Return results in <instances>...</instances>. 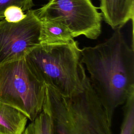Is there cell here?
<instances>
[{
	"label": "cell",
	"instance_id": "30bf717a",
	"mask_svg": "<svg viewBox=\"0 0 134 134\" xmlns=\"http://www.w3.org/2000/svg\"><path fill=\"white\" fill-rule=\"evenodd\" d=\"M40 21V44L65 43L74 40L69 31L61 24L52 21Z\"/></svg>",
	"mask_w": 134,
	"mask_h": 134
},
{
	"label": "cell",
	"instance_id": "6da1fadb",
	"mask_svg": "<svg viewBox=\"0 0 134 134\" xmlns=\"http://www.w3.org/2000/svg\"><path fill=\"white\" fill-rule=\"evenodd\" d=\"M121 28L105 41L81 49L90 82L112 121L116 109L134 93V49Z\"/></svg>",
	"mask_w": 134,
	"mask_h": 134
},
{
	"label": "cell",
	"instance_id": "5b68a950",
	"mask_svg": "<svg viewBox=\"0 0 134 134\" xmlns=\"http://www.w3.org/2000/svg\"><path fill=\"white\" fill-rule=\"evenodd\" d=\"M63 97L72 125L79 134H112V121L87 75L81 92Z\"/></svg>",
	"mask_w": 134,
	"mask_h": 134
},
{
	"label": "cell",
	"instance_id": "5bb4252c",
	"mask_svg": "<svg viewBox=\"0 0 134 134\" xmlns=\"http://www.w3.org/2000/svg\"><path fill=\"white\" fill-rule=\"evenodd\" d=\"M4 19L9 23H17L26 17V13L19 7L11 6L4 12Z\"/></svg>",
	"mask_w": 134,
	"mask_h": 134
},
{
	"label": "cell",
	"instance_id": "8fae6325",
	"mask_svg": "<svg viewBox=\"0 0 134 134\" xmlns=\"http://www.w3.org/2000/svg\"><path fill=\"white\" fill-rule=\"evenodd\" d=\"M22 134H52V120L44 110L26 127Z\"/></svg>",
	"mask_w": 134,
	"mask_h": 134
},
{
	"label": "cell",
	"instance_id": "52a82bcc",
	"mask_svg": "<svg viewBox=\"0 0 134 134\" xmlns=\"http://www.w3.org/2000/svg\"><path fill=\"white\" fill-rule=\"evenodd\" d=\"M42 110L51 118L52 134H79L68 115L62 95L49 86L46 87Z\"/></svg>",
	"mask_w": 134,
	"mask_h": 134
},
{
	"label": "cell",
	"instance_id": "ba28073f",
	"mask_svg": "<svg viewBox=\"0 0 134 134\" xmlns=\"http://www.w3.org/2000/svg\"><path fill=\"white\" fill-rule=\"evenodd\" d=\"M99 8L105 21L114 30L133 21L134 0H100Z\"/></svg>",
	"mask_w": 134,
	"mask_h": 134
},
{
	"label": "cell",
	"instance_id": "4fadbf2b",
	"mask_svg": "<svg viewBox=\"0 0 134 134\" xmlns=\"http://www.w3.org/2000/svg\"><path fill=\"white\" fill-rule=\"evenodd\" d=\"M16 6L25 13L32 9L34 6L32 0H0V20L4 18V12L9 6Z\"/></svg>",
	"mask_w": 134,
	"mask_h": 134
},
{
	"label": "cell",
	"instance_id": "277c9868",
	"mask_svg": "<svg viewBox=\"0 0 134 134\" xmlns=\"http://www.w3.org/2000/svg\"><path fill=\"white\" fill-rule=\"evenodd\" d=\"M34 10L40 21L61 24L73 38L96 39L102 32V13L90 0H49Z\"/></svg>",
	"mask_w": 134,
	"mask_h": 134
},
{
	"label": "cell",
	"instance_id": "7c38bea8",
	"mask_svg": "<svg viewBox=\"0 0 134 134\" xmlns=\"http://www.w3.org/2000/svg\"><path fill=\"white\" fill-rule=\"evenodd\" d=\"M124 105L119 134H134V93L131 94Z\"/></svg>",
	"mask_w": 134,
	"mask_h": 134
},
{
	"label": "cell",
	"instance_id": "7a4b0ae2",
	"mask_svg": "<svg viewBox=\"0 0 134 134\" xmlns=\"http://www.w3.org/2000/svg\"><path fill=\"white\" fill-rule=\"evenodd\" d=\"M26 59L36 75L63 96L81 92L87 74L81 62L76 41L65 43L40 44Z\"/></svg>",
	"mask_w": 134,
	"mask_h": 134
},
{
	"label": "cell",
	"instance_id": "9c48e42d",
	"mask_svg": "<svg viewBox=\"0 0 134 134\" xmlns=\"http://www.w3.org/2000/svg\"><path fill=\"white\" fill-rule=\"evenodd\" d=\"M28 119L18 109L0 102V134H22Z\"/></svg>",
	"mask_w": 134,
	"mask_h": 134
},
{
	"label": "cell",
	"instance_id": "8992f818",
	"mask_svg": "<svg viewBox=\"0 0 134 134\" xmlns=\"http://www.w3.org/2000/svg\"><path fill=\"white\" fill-rule=\"evenodd\" d=\"M25 13V18L17 23L0 21V65L25 58L40 45L41 21L34 9Z\"/></svg>",
	"mask_w": 134,
	"mask_h": 134
},
{
	"label": "cell",
	"instance_id": "3957f363",
	"mask_svg": "<svg viewBox=\"0 0 134 134\" xmlns=\"http://www.w3.org/2000/svg\"><path fill=\"white\" fill-rule=\"evenodd\" d=\"M46 85L26 58L0 65V102L23 113L30 121L42 111Z\"/></svg>",
	"mask_w": 134,
	"mask_h": 134
}]
</instances>
